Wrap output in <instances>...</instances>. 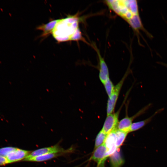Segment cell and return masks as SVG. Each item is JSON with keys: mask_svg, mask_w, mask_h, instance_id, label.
<instances>
[{"mask_svg": "<svg viewBox=\"0 0 167 167\" xmlns=\"http://www.w3.org/2000/svg\"><path fill=\"white\" fill-rule=\"evenodd\" d=\"M109 8L126 22L136 31L142 29L136 0H106Z\"/></svg>", "mask_w": 167, "mask_h": 167, "instance_id": "1", "label": "cell"}, {"mask_svg": "<svg viewBox=\"0 0 167 167\" xmlns=\"http://www.w3.org/2000/svg\"><path fill=\"white\" fill-rule=\"evenodd\" d=\"M128 74L127 72L121 80L115 86L112 94L109 97L107 105V115L113 113L120 90Z\"/></svg>", "mask_w": 167, "mask_h": 167, "instance_id": "2", "label": "cell"}, {"mask_svg": "<svg viewBox=\"0 0 167 167\" xmlns=\"http://www.w3.org/2000/svg\"><path fill=\"white\" fill-rule=\"evenodd\" d=\"M71 148L64 149L58 145L56 144L50 147L40 148L31 152L25 159L31 158L49 153H64L68 154L71 152Z\"/></svg>", "mask_w": 167, "mask_h": 167, "instance_id": "3", "label": "cell"}, {"mask_svg": "<svg viewBox=\"0 0 167 167\" xmlns=\"http://www.w3.org/2000/svg\"><path fill=\"white\" fill-rule=\"evenodd\" d=\"M121 108L115 113L107 115L102 130L104 133L108 134L114 131L118 122V117Z\"/></svg>", "mask_w": 167, "mask_h": 167, "instance_id": "4", "label": "cell"}, {"mask_svg": "<svg viewBox=\"0 0 167 167\" xmlns=\"http://www.w3.org/2000/svg\"><path fill=\"white\" fill-rule=\"evenodd\" d=\"M92 47L96 51L98 56L99 64V76L101 82L104 84L109 78L108 68L104 59L101 56L97 46L95 44H93Z\"/></svg>", "mask_w": 167, "mask_h": 167, "instance_id": "5", "label": "cell"}, {"mask_svg": "<svg viewBox=\"0 0 167 167\" xmlns=\"http://www.w3.org/2000/svg\"><path fill=\"white\" fill-rule=\"evenodd\" d=\"M148 106L145 107L144 109L141 110L137 113L131 117H129L128 116L122 119L118 123L116 129L128 133L130 132V130L131 126L132 124V122L134 119L138 116L142 114L147 109Z\"/></svg>", "mask_w": 167, "mask_h": 167, "instance_id": "6", "label": "cell"}, {"mask_svg": "<svg viewBox=\"0 0 167 167\" xmlns=\"http://www.w3.org/2000/svg\"><path fill=\"white\" fill-rule=\"evenodd\" d=\"M115 130L107 135L104 143L106 148L105 154L106 158L113 154L117 148L116 146V135Z\"/></svg>", "mask_w": 167, "mask_h": 167, "instance_id": "7", "label": "cell"}, {"mask_svg": "<svg viewBox=\"0 0 167 167\" xmlns=\"http://www.w3.org/2000/svg\"><path fill=\"white\" fill-rule=\"evenodd\" d=\"M31 151L16 148L6 157L9 163L24 160L30 153Z\"/></svg>", "mask_w": 167, "mask_h": 167, "instance_id": "8", "label": "cell"}, {"mask_svg": "<svg viewBox=\"0 0 167 167\" xmlns=\"http://www.w3.org/2000/svg\"><path fill=\"white\" fill-rule=\"evenodd\" d=\"M106 148L103 144L95 149L91 160L96 162L98 167H103L105 161Z\"/></svg>", "mask_w": 167, "mask_h": 167, "instance_id": "9", "label": "cell"}, {"mask_svg": "<svg viewBox=\"0 0 167 167\" xmlns=\"http://www.w3.org/2000/svg\"><path fill=\"white\" fill-rule=\"evenodd\" d=\"M111 167H121L124 163V160L121 153L119 148L110 156Z\"/></svg>", "mask_w": 167, "mask_h": 167, "instance_id": "10", "label": "cell"}, {"mask_svg": "<svg viewBox=\"0 0 167 167\" xmlns=\"http://www.w3.org/2000/svg\"><path fill=\"white\" fill-rule=\"evenodd\" d=\"M65 154H66L64 153H49L31 158L25 159L23 161L32 162H42L47 161Z\"/></svg>", "mask_w": 167, "mask_h": 167, "instance_id": "11", "label": "cell"}, {"mask_svg": "<svg viewBox=\"0 0 167 167\" xmlns=\"http://www.w3.org/2000/svg\"><path fill=\"white\" fill-rule=\"evenodd\" d=\"M59 19L51 21L46 24H44L40 26L37 28V29L43 31L42 36H45L46 35L53 32L56 25Z\"/></svg>", "mask_w": 167, "mask_h": 167, "instance_id": "12", "label": "cell"}, {"mask_svg": "<svg viewBox=\"0 0 167 167\" xmlns=\"http://www.w3.org/2000/svg\"><path fill=\"white\" fill-rule=\"evenodd\" d=\"M156 113H156L152 116L145 120L132 123L130 127V132L135 131L141 129L149 123Z\"/></svg>", "mask_w": 167, "mask_h": 167, "instance_id": "13", "label": "cell"}, {"mask_svg": "<svg viewBox=\"0 0 167 167\" xmlns=\"http://www.w3.org/2000/svg\"><path fill=\"white\" fill-rule=\"evenodd\" d=\"M117 138L116 146L119 148L124 141L128 133L116 129L115 130Z\"/></svg>", "mask_w": 167, "mask_h": 167, "instance_id": "14", "label": "cell"}, {"mask_svg": "<svg viewBox=\"0 0 167 167\" xmlns=\"http://www.w3.org/2000/svg\"><path fill=\"white\" fill-rule=\"evenodd\" d=\"M107 134L101 130L98 134L95 139L94 149L104 144Z\"/></svg>", "mask_w": 167, "mask_h": 167, "instance_id": "15", "label": "cell"}, {"mask_svg": "<svg viewBox=\"0 0 167 167\" xmlns=\"http://www.w3.org/2000/svg\"><path fill=\"white\" fill-rule=\"evenodd\" d=\"M103 84L108 97H110L113 92L115 86L109 78Z\"/></svg>", "mask_w": 167, "mask_h": 167, "instance_id": "16", "label": "cell"}, {"mask_svg": "<svg viewBox=\"0 0 167 167\" xmlns=\"http://www.w3.org/2000/svg\"><path fill=\"white\" fill-rule=\"evenodd\" d=\"M16 148L8 146L0 148V156L6 158L8 154L14 150Z\"/></svg>", "mask_w": 167, "mask_h": 167, "instance_id": "17", "label": "cell"}, {"mask_svg": "<svg viewBox=\"0 0 167 167\" xmlns=\"http://www.w3.org/2000/svg\"><path fill=\"white\" fill-rule=\"evenodd\" d=\"M8 164L9 163L7 158L0 156V166Z\"/></svg>", "mask_w": 167, "mask_h": 167, "instance_id": "18", "label": "cell"}, {"mask_svg": "<svg viewBox=\"0 0 167 167\" xmlns=\"http://www.w3.org/2000/svg\"><path fill=\"white\" fill-rule=\"evenodd\" d=\"M1 113L0 112V116H1Z\"/></svg>", "mask_w": 167, "mask_h": 167, "instance_id": "19", "label": "cell"}]
</instances>
